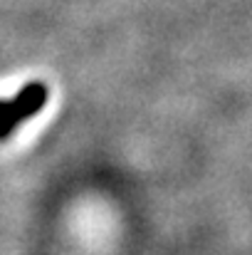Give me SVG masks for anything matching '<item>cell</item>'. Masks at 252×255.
<instances>
[{
	"mask_svg": "<svg viewBox=\"0 0 252 255\" xmlns=\"http://www.w3.org/2000/svg\"><path fill=\"white\" fill-rule=\"evenodd\" d=\"M50 89L42 82H27L12 99H0V141H5L22 122L32 119L47 104Z\"/></svg>",
	"mask_w": 252,
	"mask_h": 255,
	"instance_id": "1",
	"label": "cell"
}]
</instances>
